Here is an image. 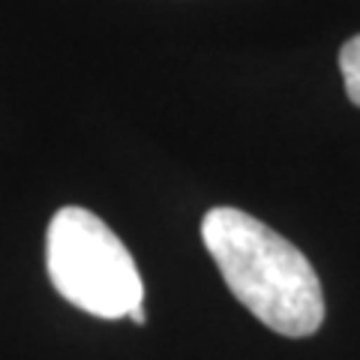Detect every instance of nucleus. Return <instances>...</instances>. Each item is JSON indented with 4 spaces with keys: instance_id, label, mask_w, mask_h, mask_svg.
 I'll use <instances>...</instances> for the list:
<instances>
[{
    "instance_id": "obj_4",
    "label": "nucleus",
    "mask_w": 360,
    "mask_h": 360,
    "mask_svg": "<svg viewBox=\"0 0 360 360\" xmlns=\"http://www.w3.org/2000/svg\"><path fill=\"white\" fill-rule=\"evenodd\" d=\"M127 319H132L135 324H144V319H148V315H144V307H135V309L127 315Z\"/></svg>"
},
{
    "instance_id": "obj_1",
    "label": "nucleus",
    "mask_w": 360,
    "mask_h": 360,
    "mask_svg": "<svg viewBox=\"0 0 360 360\" xmlns=\"http://www.w3.org/2000/svg\"><path fill=\"white\" fill-rule=\"evenodd\" d=\"M201 240L225 285L274 333L312 336L324 321V295L307 255L262 219L238 207H213Z\"/></svg>"
},
{
    "instance_id": "obj_3",
    "label": "nucleus",
    "mask_w": 360,
    "mask_h": 360,
    "mask_svg": "<svg viewBox=\"0 0 360 360\" xmlns=\"http://www.w3.org/2000/svg\"><path fill=\"white\" fill-rule=\"evenodd\" d=\"M340 70H342V82H345L348 99H352L354 105H360V33L342 45Z\"/></svg>"
},
{
    "instance_id": "obj_2",
    "label": "nucleus",
    "mask_w": 360,
    "mask_h": 360,
    "mask_svg": "<svg viewBox=\"0 0 360 360\" xmlns=\"http://www.w3.org/2000/svg\"><path fill=\"white\" fill-rule=\"evenodd\" d=\"M51 285L96 319H123L144 303L135 258L108 225L84 207H60L45 234Z\"/></svg>"
}]
</instances>
